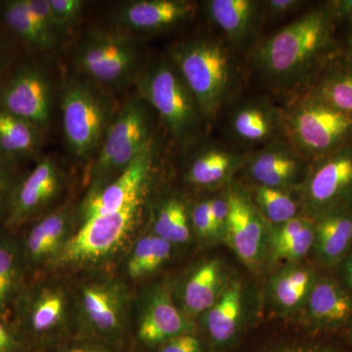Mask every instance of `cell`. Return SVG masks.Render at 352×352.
I'll use <instances>...</instances> for the list:
<instances>
[{
  "label": "cell",
  "mask_w": 352,
  "mask_h": 352,
  "mask_svg": "<svg viewBox=\"0 0 352 352\" xmlns=\"http://www.w3.org/2000/svg\"><path fill=\"white\" fill-rule=\"evenodd\" d=\"M336 28L327 4L310 9L256 46L252 63L273 87L307 91L342 52L337 50Z\"/></svg>",
  "instance_id": "obj_1"
},
{
  "label": "cell",
  "mask_w": 352,
  "mask_h": 352,
  "mask_svg": "<svg viewBox=\"0 0 352 352\" xmlns=\"http://www.w3.org/2000/svg\"><path fill=\"white\" fill-rule=\"evenodd\" d=\"M135 82L138 96L156 111L176 144L189 149L201 140L207 120L170 57L141 69Z\"/></svg>",
  "instance_id": "obj_2"
},
{
  "label": "cell",
  "mask_w": 352,
  "mask_h": 352,
  "mask_svg": "<svg viewBox=\"0 0 352 352\" xmlns=\"http://www.w3.org/2000/svg\"><path fill=\"white\" fill-rule=\"evenodd\" d=\"M168 56L188 85L206 120L214 119L232 95L238 72L226 44L199 38L175 44Z\"/></svg>",
  "instance_id": "obj_3"
},
{
  "label": "cell",
  "mask_w": 352,
  "mask_h": 352,
  "mask_svg": "<svg viewBox=\"0 0 352 352\" xmlns=\"http://www.w3.org/2000/svg\"><path fill=\"white\" fill-rule=\"evenodd\" d=\"M282 135L314 164L352 147V118L305 91L282 109Z\"/></svg>",
  "instance_id": "obj_4"
},
{
  "label": "cell",
  "mask_w": 352,
  "mask_h": 352,
  "mask_svg": "<svg viewBox=\"0 0 352 352\" xmlns=\"http://www.w3.org/2000/svg\"><path fill=\"white\" fill-rule=\"evenodd\" d=\"M60 106L69 152L80 161L92 163L118 110L112 96L85 76H71L65 80Z\"/></svg>",
  "instance_id": "obj_5"
},
{
  "label": "cell",
  "mask_w": 352,
  "mask_h": 352,
  "mask_svg": "<svg viewBox=\"0 0 352 352\" xmlns=\"http://www.w3.org/2000/svg\"><path fill=\"white\" fill-rule=\"evenodd\" d=\"M153 122L149 106L139 96L118 107L94 161L90 166L89 192L103 188L151 144Z\"/></svg>",
  "instance_id": "obj_6"
},
{
  "label": "cell",
  "mask_w": 352,
  "mask_h": 352,
  "mask_svg": "<svg viewBox=\"0 0 352 352\" xmlns=\"http://www.w3.org/2000/svg\"><path fill=\"white\" fill-rule=\"evenodd\" d=\"M140 48L135 39L120 32L90 31L76 51L82 76L104 88L135 82L141 72Z\"/></svg>",
  "instance_id": "obj_7"
},
{
  "label": "cell",
  "mask_w": 352,
  "mask_h": 352,
  "mask_svg": "<svg viewBox=\"0 0 352 352\" xmlns=\"http://www.w3.org/2000/svg\"><path fill=\"white\" fill-rule=\"evenodd\" d=\"M52 82L43 67L21 52L0 75V110L31 122L45 134L52 120Z\"/></svg>",
  "instance_id": "obj_8"
},
{
  "label": "cell",
  "mask_w": 352,
  "mask_h": 352,
  "mask_svg": "<svg viewBox=\"0 0 352 352\" xmlns=\"http://www.w3.org/2000/svg\"><path fill=\"white\" fill-rule=\"evenodd\" d=\"M143 200L139 199L112 214L96 215L82 221L78 232L51 259L59 266L94 263L117 252L138 224Z\"/></svg>",
  "instance_id": "obj_9"
},
{
  "label": "cell",
  "mask_w": 352,
  "mask_h": 352,
  "mask_svg": "<svg viewBox=\"0 0 352 352\" xmlns=\"http://www.w3.org/2000/svg\"><path fill=\"white\" fill-rule=\"evenodd\" d=\"M64 185V173L56 162L50 157L39 159L16 184L4 215V226L18 228L36 219L56 200Z\"/></svg>",
  "instance_id": "obj_10"
},
{
  "label": "cell",
  "mask_w": 352,
  "mask_h": 352,
  "mask_svg": "<svg viewBox=\"0 0 352 352\" xmlns=\"http://www.w3.org/2000/svg\"><path fill=\"white\" fill-rule=\"evenodd\" d=\"M156 154V143L153 141L115 179L103 188L89 192L80 208L82 221L96 215L118 212L132 201L144 198Z\"/></svg>",
  "instance_id": "obj_11"
},
{
  "label": "cell",
  "mask_w": 352,
  "mask_h": 352,
  "mask_svg": "<svg viewBox=\"0 0 352 352\" xmlns=\"http://www.w3.org/2000/svg\"><path fill=\"white\" fill-rule=\"evenodd\" d=\"M312 168L307 186L310 208L321 217L346 208L352 199V147L316 162Z\"/></svg>",
  "instance_id": "obj_12"
},
{
  "label": "cell",
  "mask_w": 352,
  "mask_h": 352,
  "mask_svg": "<svg viewBox=\"0 0 352 352\" xmlns=\"http://www.w3.org/2000/svg\"><path fill=\"white\" fill-rule=\"evenodd\" d=\"M66 310V296L61 289L46 286L23 289L13 308L19 323L16 330L27 344L29 339L46 337L62 328Z\"/></svg>",
  "instance_id": "obj_13"
},
{
  "label": "cell",
  "mask_w": 352,
  "mask_h": 352,
  "mask_svg": "<svg viewBox=\"0 0 352 352\" xmlns=\"http://www.w3.org/2000/svg\"><path fill=\"white\" fill-rule=\"evenodd\" d=\"M308 161L285 139H276L247 161L248 173L258 186L284 189L296 182Z\"/></svg>",
  "instance_id": "obj_14"
},
{
  "label": "cell",
  "mask_w": 352,
  "mask_h": 352,
  "mask_svg": "<svg viewBox=\"0 0 352 352\" xmlns=\"http://www.w3.org/2000/svg\"><path fill=\"white\" fill-rule=\"evenodd\" d=\"M80 309L87 326L101 336H115L122 330L126 292L116 282H92L83 287Z\"/></svg>",
  "instance_id": "obj_15"
},
{
  "label": "cell",
  "mask_w": 352,
  "mask_h": 352,
  "mask_svg": "<svg viewBox=\"0 0 352 352\" xmlns=\"http://www.w3.org/2000/svg\"><path fill=\"white\" fill-rule=\"evenodd\" d=\"M196 9L189 0H135L120 7L117 21L131 31H164L190 19Z\"/></svg>",
  "instance_id": "obj_16"
},
{
  "label": "cell",
  "mask_w": 352,
  "mask_h": 352,
  "mask_svg": "<svg viewBox=\"0 0 352 352\" xmlns=\"http://www.w3.org/2000/svg\"><path fill=\"white\" fill-rule=\"evenodd\" d=\"M226 227L229 242L241 261L252 266L258 263L263 249V224L256 207L239 193L228 196Z\"/></svg>",
  "instance_id": "obj_17"
},
{
  "label": "cell",
  "mask_w": 352,
  "mask_h": 352,
  "mask_svg": "<svg viewBox=\"0 0 352 352\" xmlns=\"http://www.w3.org/2000/svg\"><path fill=\"white\" fill-rule=\"evenodd\" d=\"M0 24L27 54H48L60 44L41 25L25 0L0 2Z\"/></svg>",
  "instance_id": "obj_18"
},
{
  "label": "cell",
  "mask_w": 352,
  "mask_h": 352,
  "mask_svg": "<svg viewBox=\"0 0 352 352\" xmlns=\"http://www.w3.org/2000/svg\"><path fill=\"white\" fill-rule=\"evenodd\" d=\"M263 2L254 0H208V18L233 45H245L254 36L263 12Z\"/></svg>",
  "instance_id": "obj_19"
},
{
  "label": "cell",
  "mask_w": 352,
  "mask_h": 352,
  "mask_svg": "<svg viewBox=\"0 0 352 352\" xmlns=\"http://www.w3.org/2000/svg\"><path fill=\"white\" fill-rule=\"evenodd\" d=\"M230 129L243 142L267 144L282 135V110L266 100L245 102L232 113Z\"/></svg>",
  "instance_id": "obj_20"
},
{
  "label": "cell",
  "mask_w": 352,
  "mask_h": 352,
  "mask_svg": "<svg viewBox=\"0 0 352 352\" xmlns=\"http://www.w3.org/2000/svg\"><path fill=\"white\" fill-rule=\"evenodd\" d=\"M192 331V326L166 292L155 294L146 307L138 326V338L145 346L164 342Z\"/></svg>",
  "instance_id": "obj_21"
},
{
  "label": "cell",
  "mask_w": 352,
  "mask_h": 352,
  "mask_svg": "<svg viewBox=\"0 0 352 352\" xmlns=\"http://www.w3.org/2000/svg\"><path fill=\"white\" fill-rule=\"evenodd\" d=\"M71 210L59 208L46 214L28 230L22 245L25 263L38 264L51 261L68 240Z\"/></svg>",
  "instance_id": "obj_22"
},
{
  "label": "cell",
  "mask_w": 352,
  "mask_h": 352,
  "mask_svg": "<svg viewBox=\"0 0 352 352\" xmlns=\"http://www.w3.org/2000/svg\"><path fill=\"white\" fill-rule=\"evenodd\" d=\"M43 133L31 122L0 110V155L19 164L38 157Z\"/></svg>",
  "instance_id": "obj_23"
},
{
  "label": "cell",
  "mask_w": 352,
  "mask_h": 352,
  "mask_svg": "<svg viewBox=\"0 0 352 352\" xmlns=\"http://www.w3.org/2000/svg\"><path fill=\"white\" fill-rule=\"evenodd\" d=\"M307 91L352 118V65L340 52L328 62Z\"/></svg>",
  "instance_id": "obj_24"
},
{
  "label": "cell",
  "mask_w": 352,
  "mask_h": 352,
  "mask_svg": "<svg viewBox=\"0 0 352 352\" xmlns=\"http://www.w3.org/2000/svg\"><path fill=\"white\" fill-rule=\"evenodd\" d=\"M314 243L324 261H339L352 243V212L346 208L322 215L315 226Z\"/></svg>",
  "instance_id": "obj_25"
},
{
  "label": "cell",
  "mask_w": 352,
  "mask_h": 352,
  "mask_svg": "<svg viewBox=\"0 0 352 352\" xmlns=\"http://www.w3.org/2000/svg\"><path fill=\"white\" fill-rule=\"evenodd\" d=\"M22 247L0 234V319L7 321L23 291L25 265Z\"/></svg>",
  "instance_id": "obj_26"
},
{
  "label": "cell",
  "mask_w": 352,
  "mask_h": 352,
  "mask_svg": "<svg viewBox=\"0 0 352 352\" xmlns=\"http://www.w3.org/2000/svg\"><path fill=\"white\" fill-rule=\"evenodd\" d=\"M242 311L241 286L233 283L208 310L207 330L215 346L228 344L239 328Z\"/></svg>",
  "instance_id": "obj_27"
},
{
  "label": "cell",
  "mask_w": 352,
  "mask_h": 352,
  "mask_svg": "<svg viewBox=\"0 0 352 352\" xmlns=\"http://www.w3.org/2000/svg\"><path fill=\"white\" fill-rule=\"evenodd\" d=\"M308 307L315 321L322 324H340L352 314V298L332 280L318 282L308 295Z\"/></svg>",
  "instance_id": "obj_28"
},
{
  "label": "cell",
  "mask_w": 352,
  "mask_h": 352,
  "mask_svg": "<svg viewBox=\"0 0 352 352\" xmlns=\"http://www.w3.org/2000/svg\"><path fill=\"white\" fill-rule=\"evenodd\" d=\"M221 286L222 270L219 261H210L203 264L185 285L183 292L185 308L193 314L208 311L221 296L219 295Z\"/></svg>",
  "instance_id": "obj_29"
},
{
  "label": "cell",
  "mask_w": 352,
  "mask_h": 352,
  "mask_svg": "<svg viewBox=\"0 0 352 352\" xmlns=\"http://www.w3.org/2000/svg\"><path fill=\"white\" fill-rule=\"evenodd\" d=\"M235 153L219 147H208L195 157L187 173V180L197 186H212L226 180L240 164Z\"/></svg>",
  "instance_id": "obj_30"
},
{
  "label": "cell",
  "mask_w": 352,
  "mask_h": 352,
  "mask_svg": "<svg viewBox=\"0 0 352 352\" xmlns=\"http://www.w3.org/2000/svg\"><path fill=\"white\" fill-rule=\"evenodd\" d=\"M315 242V226L307 217L289 220L272 236L273 256L285 261H296L307 256Z\"/></svg>",
  "instance_id": "obj_31"
},
{
  "label": "cell",
  "mask_w": 352,
  "mask_h": 352,
  "mask_svg": "<svg viewBox=\"0 0 352 352\" xmlns=\"http://www.w3.org/2000/svg\"><path fill=\"white\" fill-rule=\"evenodd\" d=\"M155 235L173 244L190 239L189 217L184 203L171 197L160 206L155 221Z\"/></svg>",
  "instance_id": "obj_32"
},
{
  "label": "cell",
  "mask_w": 352,
  "mask_h": 352,
  "mask_svg": "<svg viewBox=\"0 0 352 352\" xmlns=\"http://www.w3.org/2000/svg\"><path fill=\"white\" fill-rule=\"evenodd\" d=\"M171 244L157 235L145 236L134 247L127 263V273L132 278L145 276L170 258Z\"/></svg>",
  "instance_id": "obj_33"
},
{
  "label": "cell",
  "mask_w": 352,
  "mask_h": 352,
  "mask_svg": "<svg viewBox=\"0 0 352 352\" xmlns=\"http://www.w3.org/2000/svg\"><path fill=\"white\" fill-rule=\"evenodd\" d=\"M254 200L261 212L273 223H286L296 217L298 204L284 189L256 186Z\"/></svg>",
  "instance_id": "obj_34"
},
{
  "label": "cell",
  "mask_w": 352,
  "mask_h": 352,
  "mask_svg": "<svg viewBox=\"0 0 352 352\" xmlns=\"http://www.w3.org/2000/svg\"><path fill=\"white\" fill-rule=\"evenodd\" d=\"M311 274L305 268H289L275 279L273 293L277 302L285 308H293L309 295Z\"/></svg>",
  "instance_id": "obj_35"
},
{
  "label": "cell",
  "mask_w": 352,
  "mask_h": 352,
  "mask_svg": "<svg viewBox=\"0 0 352 352\" xmlns=\"http://www.w3.org/2000/svg\"><path fill=\"white\" fill-rule=\"evenodd\" d=\"M51 7L66 34L82 20L85 2L82 0H50Z\"/></svg>",
  "instance_id": "obj_36"
},
{
  "label": "cell",
  "mask_w": 352,
  "mask_h": 352,
  "mask_svg": "<svg viewBox=\"0 0 352 352\" xmlns=\"http://www.w3.org/2000/svg\"><path fill=\"white\" fill-rule=\"evenodd\" d=\"M25 1L44 29L61 43L62 39L67 34L60 24L59 20L57 19L50 6V0H25Z\"/></svg>",
  "instance_id": "obj_37"
},
{
  "label": "cell",
  "mask_w": 352,
  "mask_h": 352,
  "mask_svg": "<svg viewBox=\"0 0 352 352\" xmlns=\"http://www.w3.org/2000/svg\"><path fill=\"white\" fill-rule=\"evenodd\" d=\"M18 166L0 155V217L3 219L11 194L21 178L18 176Z\"/></svg>",
  "instance_id": "obj_38"
},
{
  "label": "cell",
  "mask_w": 352,
  "mask_h": 352,
  "mask_svg": "<svg viewBox=\"0 0 352 352\" xmlns=\"http://www.w3.org/2000/svg\"><path fill=\"white\" fill-rule=\"evenodd\" d=\"M191 220L197 232L204 237L217 232L210 200L201 201L194 207L191 212Z\"/></svg>",
  "instance_id": "obj_39"
},
{
  "label": "cell",
  "mask_w": 352,
  "mask_h": 352,
  "mask_svg": "<svg viewBox=\"0 0 352 352\" xmlns=\"http://www.w3.org/2000/svg\"><path fill=\"white\" fill-rule=\"evenodd\" d=\"M160 352H205L201 340L193 333L177 336L162 344Z\"/></svg>",
  "instance_id": "obj_40"
},
{
  "label": "cell",
  "mask_w": 352,
  "mask_h": 352,
  "mask_svg": "<svg viewBox=\"0 0 352 352\" xmlns=\"http://www.w3.org/2000/svg\"><path fill=\"white\" fill-rule=\"evenodd\" d=\"M27 346L18 331L0 319V352H25Z\"/></svg>",
  "instance_id": "obj_41"
},
{
  "label": "cell",
  "mask_w": 352,
  "mask_h": 352,
  "mask_svg": "<svg viewBox=\"0 0 352 352\" xmlns=\"http://www.w3.org/2000/svg\"><path fill=\"white\" fill-rule=\"evenodd\" d=\"M263 3V12L271 21L283 19L305 6V1L300 0H268Z\"/></svg>",
  "instance_id": "obj_42"
},
{
  "label": "cell",
  "mask_w": 352,
  "mask_h": 352,
  "mask_svg": "<svg viewBox=\"0 0 352 352\" xmlns=\"http://www.w3.org/2000/svg\"><path fill=\"white\" fill-rule=\"evenodd\" d=\"M18 50L20 48L18 47L17 44L4 29L3 25L0 24V75L19 54Z\"/></svg>",
  "instance_id": "obj_43"
},
{
  "label": "cell",
  "mask_w": 352,
  "mask_h": 352,
  "mask_svg": "<svg viewBox=\"0 0 352 352\" xmlns=\"http://www.w3.org/2000/svg\"><path fill=\"white\" fill-rule=\"evenodd\" d=\"M327 4L336 24L352 27V0H333Z\"/></svg>",
  "instance_id": "obj_44"
},
{
  "label": "cell",
  "mask_w": 352,
  "mask_h": 352,
  "mask_svg": "<svg viewBox=\"0 0 352 352\" xmlns=\"http://www.w3.org/2000/svg\"><path fill=\"white\" fill-rule=\"evenodd\" d=\"M210 208L214 217L217 232L226 227L229 214L228 197L227 198L210 199Z\"/></svg>",
  "instance_id": "obj_45"
},
{
  "label": "cell",
  "mask_w": 352,
  "mask_h": 352,
  "mask_svg": "<svg viewBox=\"0 0 352 352\" xmlns=\"http://www.w3.org/2000/svg\"><path fill=\"white\" fill-rule=\"evenodd\" d=\"M342 54V56L346 58V61L352 65V27L347 30Z\"/></svg>",
  "instance_id": "obj_46"
},
{
  "label": "cell",
  "mask_w": 352,
  "mask_h": 352,
  "mask_svg": "<svg viewBox=\"0 0 352 352\" xmlns=\"http://www.w3.org/2000/svg\"><path fill=\"white\" fill-rule=\"evenodd\" d=\"M276 352H332L326 349H314V347H289V349H281Z\"/></svg>",
  "instance_id": "obj_47"
},
{
  "label": "cell",
  "mask_w": 352,
  "mask_h": 352,
  "mask_svg": "<svg viewBox=\"0 0 352 352\" xmlns=\"http://www.w3.org/2000/svg\"><path fill=\"white\" fill-rule=\"evenodd\" d=\"M64 352H113L109 349H100V347H82V349H74Z\"/></svg>",
  "instance_id": "obj_48"
},
{
  "label": "cell",
  "mask_w": 352,
  "mask_h": 352,
  "mask_svg": "<svg viewBox=\"0 0 352 352\" xmlns=\"http://www.w3.org/2000/svg\"><path fill=\"white\" fill-rule=\"evenodd\" d=\"M346 275L347 280H349V283L352 287V256L351 259H349V263H347Z\"/></svg>",
  "instance_id": "obj_49"
},
{
  "label": "cell",
  "mask_w": 352,
  "mask_h": 352,
  "mask_svg": "<svg viewBox=\"0 0 352 352\" xmlns=\"http://www.w3.org/2000/svg\"><path fill=\"white\" fill-rule=\"evenodd\" d=\"M351 336H352V329H351Z\"/></svg>",
  "instance_id": "obj_50"
}]
</instances>
